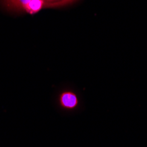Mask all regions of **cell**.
I'll return each mask as SVG.
<instances>
[{"mask_svg":"<svg viewBox=\"0 0 147 147\" xmlns=\"http://www.w3.org/2000/svg\"><path fill=\"white\" fill-rule=\"evenodd\" d=\"M44 1H46L48 4H47V5H49V4H53V3H57V2H58V1H60V0H44ZM47 7V6H46Z\"/></svg>","mask_w":147,"mask_h":147,"instance_id":"5b68a950","label":"cell"},{"mask_svg":"<svg viewBox=\"0 0 147 147\" xmlns=\"http://www.w3.org/2000/svg\"><path fill=\"white\" fill-rule=\"evenodd\" d=\"M61 105L66 109H74L78 105V98L73 92H65L60 97Z\"/></svg>","mask_w":147,"mask_h":147,"instance_id":"6da1fadb","label":"cell"},{"mask_svg":"<svg viewBox=\"0 0 147 147\" xmlns=\"http://www.w3.org/2000/svg\"><path fill=\"white\" fill-rule=\"evenodd\" d=\"M76 0H60V1L57 3H53V4H49L47 7H59V6H63V5H67L70 4H72L75 2Z\"/></svg>","mask_w":147,"mask_h":147,"instance_id":"277c9868","label":"cell"},{"mask_svg":"<svg viewBox=\"0 0 147 147\" xmlns=\"http://www.w3.org/2000/svg\"><path fill=\"white\" fill-rule=\"evenodd\" d=\"M47 2L44 0H30L29 3L26 5L24 8V11L26 12L34 14L35 12H38L41 9L47 6Z\"/></svg>","mask_w":147,"mask_h":147,"instance_id":"7a4b0ae2","label":"cell"},{"mask_svg":"<svg viewBox=\"0 0 147 147\" xmlns=\"http://www.w3.org/2000/svg\"><path fill=\"white\" fill-rule=\"evenodd\" d=\"M6 7L12 10H24L30 0H3Z\"/></svg>","mask_w":147,"mask_h":147,"instance_id":"3957f363","label":"cell"}]
</instances>
